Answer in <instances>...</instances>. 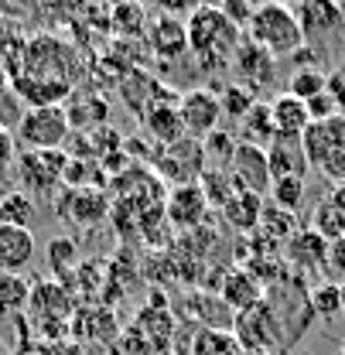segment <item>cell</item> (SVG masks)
Listing matches in <instances>:
<instances>
[{
    "instance_id": "43",
    "label": "cell",
    "mask_w": 345,
    "mask_h": 355,
    "mask_svg": "<svg viewBox=\"0 0 345 355\" xmlns=\"http://www.w3.org/2000/svg\"><path fill=\"white\" fill-rule=\"evenodd\" d=\"M250 7H263V3H280V0H246Z\"/></svg>"
},
{
    "instance_id": "4",
    "label": "cell",
    "mask_w": 345,
    "mask_h": 355,
    "mask_svg": "<svg viewBox=\"0 0 345 355\" xmlns=\"http://www.w3.org/2000/svg\"><path fill=\"white\" fill-rule=\"evenodd\" d=\"M69 133L72 127H69L65 106H31L21 113L14 127V140L24 150H62Z\"/></svg>"
},
{
    "instance_id": "16",
    "label": "cell",
    "mask_w": 345,
    "mask_h": 355,
    "mask_svg": "<svg viewBox=\"0 0 345 355\" xmlns=\"http://www.w3.org/2000/svg\"><path fill=\"white\" fill-rule=\"evenodd\" d=\"M35 232L24 225H0V273H17L35 260Z\"/></svg>"
},
{
    "instance_id": "7",
    "label": "cell",
    "mask_w": 345,
    "mask_h": 355,
    "mask_svg": "<svg viewBox=\"0 0 345 355\" xmlns=\"http://www.w3.org/2000/svg\"><path fill=\"white\" fill-rule=\"evenodd\" d=\"M178 110H181V120H185V133L192 140H205L209 133L219 130L222 106H219V96L212 89H205V86L185 89L178 96Z\"/></svg>"
},
{
    "instance_id": "21",
    "label": "cell",
    "mask_w": 345,
    "mask_h": 355,
    "mask_svg": "<svg viewBox=\"0 0 345 355\" xmlns=\"http://www.w3.org/2000/svg\"><path fill=\"white\" fill-rule=\"evenodd\" d=\"M14 92L28 103V110H31V106H65V99L72 96V83L17 76V79H14Z\"/></svg>"
},
{
    "instance_id": "2",
    "label": "cell",
    "mask_w": 345,
    "mask_h": 355,
    "mask_svg": "<svg viewBox=\"0 0 345 355\" xmlns=\"http://www.w3.org/2000/svg\"><path fill=\"white\" fill-rule=\"evenodd\" d=\"M246 38L260 44L270 58H291L298 48H304V31L298 14L287 3H263L253 7L250 21H246Z\"/></svg>"
},
{
    "instance_id": "20",
    "label": "cell",
    "mask_w": 345,
    "mask_h": 355,
    "mask_svg": "<svg viewBox=\"0 0 345 355\" xmlns=\"http://www.w3.org/2000/svg\"><path fill=\"white\" fill-rule=\"evenodd\" d=\"M62 216L69 222L79 225H92V222L106 219L110 216V198L103 188H83V191H69L62 198Z\"/></svg>"
},
{
    "instance_id": "30",
    "label": "cell",
    "mask_w": 345,
    "mask_h": 355,
    "mask_svg": "<svg viewBox=\"0 0 345 355\" xmlns=\"http://www.w3.org/2000/svg\"><path fill=\"white\" fill-rule=\"evenodd\" d=\"M216 96H219V106H222V116H229V120H236V123H239V120L253 110V103H257V92H250L243 83H226Z\"/></svg>"
},
{
    "instance_id": "1",
    "label": "cell",
    "mask_w": 345,
    "mask_h": 355,
    "mask_svg": "<svg viewBox=\"0 0 345 355\" xmlns=\"http://www.w3.org/2000/svg\"><path fill=\"white\" fill-rule=\"evenodd\" d=\"M185 31H188V55L205 72L233 65V55L243 42V28H236L216 3H199L188 14Z\"/></svg>"
},
{
    "instance_id": "36",
    "label": "cell",
    "mask_w": 345,
    "mask_h": 355,
    "mask_svg": "<svg viewBox=\"0 0 345 355\" xmlns=\"http://www.w3.org/2000/svg\"><path fill=\"white\" fill-rule=\"evenodd\" d=\"M236 147H239V140H236L229 130H222V127H219L216 133H209V137L202 140V150H205V168H212V164H216V157H219V168H229V161H233Z\"/></svg>"
},
{
    "instance_id": "42",
    "label": "cell",
    "mask_w": 345,
    "mask_h": 355,
    "mask_svg": "<svg viewBox=\"0 0 345 355\" xmlns=\"http://www.w3.org/2000/svg\"><path fill=\"white\" fill-rule=\"evenodd\" d=\"M308 113H311V120H328V116L339 113V103L332 99V92H321L308 103Z\"/></svg>"
},
{
    "instance_id": "25",
    "label": "cell",
    "mask_w": 345,
    "mask_h": 355,
    "mask_svg": "<svg viewBox=\"0 0 345 355\" xmlns=\"http://www.w3.org/2000/svg\"><path fill=\"white\" fill-rule=\"evenodd\" d=\"M274 116H270V103H253V110L239 120V144H253V147H270L274 144Z\"/></svg>"
},
{
    "instance_id": "5",
    "label": "cell",
    "mask_w": 345,
    "mask_h": 355,
    "mask_svg": "<svg viewBox=\"0 0 345 355\" xmlns=\"http://www.w3.org/2000/svg\"><path fill=\"white\" fill-rule=\"evenodd\" d=\"M154 175L161 181H168L171 188L178 184H199V178L205 175V150H202V140H178L171 147H158L154 150Z\"/></svg>"
},
{
    "instance_id": "13",
    "label": "cell",
    "mask_w": 345,
    "mask_h": 355,
    "mask_svg": "<svg viewBox=\"0 0 345 355\" xmlns=\"http://www.w3.org/2000/svg\"><path fill=\"white\" fill-rule=\"evenodd\" d=\"M140 123H144L147 137L154 140V147H171V144L188 137V133H185V120H181V110H178V96L154 103V106L144 113Z\"/></svg>"
},
{
    "instance_id": "12",
    "label": "cell",
    "mask_w": 345,
    "mask_h": 355,
    "mask_svg": "<svg viewBox=\"0 0 345 355\" xmlns=\"http://www.w3.org/2000/svg\"><path fill=\"white\" fill-rule=\"evenodd\" d=\"M120 96H124V103L130 106V113H137L140 120H144V113L154 106V103H161V99H171L174 92L161 79H154L151 72H144V69H130L127 76H124V83H120Z\"/></svg>"
},
{
    "instance_id": "27",
    "label": "cell",
    "mask_w": 345,
    "mask_h": 355,
    "mask_svg": "<svg viewBox=\"0 0 345 355\" xmlns=\"http://www.w3.org/2000/svg\"><path fill=\"white\" fill-rule=\"evenodd\" d=\"M106 171L99 161H79V157H69L65 164V175H62V188L69 191H83V188H103Z\"/></svg>"
},
{
    "instance_id": "41",
    "label": "cell",
    "mask_w": 345,
    "mask_h": 355,
    "mask_svg": "<svg viewBox=\"0 0 345 355\" xmlns=\"http://www.w3.org/2000/svg\"><path fill=\"white\" fill-rule=\"evenodd\" d=\"M318 171L328 178V181H335V188H345V147L339 154H332L325 164H318Z\"/></svg>"
},
{
    "instance_id": "24",
    "label": "cell",
    "mask_w": 345,
    "mask_h": 355,
    "mask_svg": "<svg viewBox=\"0 0 345 355\" xmlns=\"http://www.w3.org/2000/svg\"><path fill=\"white\" fill-rule=\"evenodd\" d=\"M311 229H314V232H321L328 243L342 239L345 236V188L328 191V195L318 202L314 219H311Z\"/></svg>"
},
{
    "instance_id": "33",
    "label": "cell",
    "mask_w": 345,
    "mask_h": 355,
    "mask_svg": "<svg viewBox=\"0 0 345 355\" xmlns=\"http://www.w3.org/2000/svg\"><path fill=\"white\" fill-rule=\"evenodd\" d=\"M308 308H311L314 318H335V314H342V284H335V280L318 284L308 294Z\"/></svg>"
},
{
    "instance_id": "32",
    "label": "cell",
    "mask_w": 345,
    "mask_h": 355,
    "mask_svg": "<svg viewBox=\"0 0 345 355\" xmlns=\"http://www.w3.org/2000/svg\"><path fill=\"white\" fill-rule=\"evenodd\" d=\"M35 219V205L24 191H3L0 195V225H24L31 229Z\"/></svg>"
},
{
    "instance_id": "44",
    "label": "cell",
    "mask_w": 345,
    "mask_h": 355,
    "mask_svg": "<svg viewBox=\"0 0 345 355\" xmlns=\"http://www.w3.org/2000/svg\"><path fill=\"white\" fill-rule=\"evenodd\" d=\"M342 311H345V284H342Z\"/></svg>"
},
{
    "instance_id": "37",
    "label": "cell",
    "mask_w": 345,
    "mask_h": 355,
    "mask_svg": "<svg viewBox=\"0 0 345 355\" xmlns=\"http://www.w3.org/2000/svg\"><path fill=\"white\" fill-rule=\"evenodd\" d=\"M270 198L284 212H298L304 202V178H280L270 184Z\"/></svg>"
},
{
    "instance_id": "28",
    "label": "cell",
    "mask_w": 345,
    "mask_h": 355,
    "mask_svg": "<svg viewBox=\"0 0 345 355\" xmlns=\"http://www.w3.org/2000/svg\"><path fill=\"white\" fill-rule=\"evenodd\" d=\"M110 24H113V31L117 35H124V38H140V35H147V14H144V7L137 3V0H120L113 10H110Z\"/></svg>"
},
{
    "instance_id": "35",
    "label": "cell",
    "mask_w": 345,
    "mask_h": 355,
    "mask_svg": "<svg viewBox=\"0 0 345 355\" xmlns=\"http://www.w3.org/2000/svg\"><path fill=\"white\" fill-rule=\"evenodd\" d=\"M287 92H291L294 99H301V103H311L314 96L328 92V76H325L321 69H298V72L291 76V83H287Z\"/></svg>"
},
{
    "instance_id": "8",
    "label": "cell",
    "mask_w": 345,
    "mask_h": 355,
    "mask_svg": "<svg viewBox=\"0 0 345 355\" xmlns=\"http://www.w3.org/2000/svg\"><path fill=\"white\" fill-rule=\"evenodd\" d=\"M229 175L236 181L239 191H253V195H270V164H267V150L263 147H253V144H239L233 161H229Z\"/></svg>"
},
{
    "instance_id": "40",
    "label": "cell",
    "mask_w": 345,
    "mask_h": 355,
    "mask_svg": "<svg viewBox=\"0 0 345 355\" xmlns=\"http://www.w3.org/2000/svg\"><path fill=\"white\" fill-rule=\"evenodd\" d=\"M325 273H332L335 284H345V236L335 239V243H328V266H325Z\"/></svg>"
},
{
    "instance_id": "22",
    "label": "cell",
    "mask_w": 345,
    "mask_h": 355,
    "mask_svg": "<svg viewBox=\"0 0 345 355\" xmlns=\"http://www.w3.org/2000/svg\"><path fill=\"white\" fill-rule=\"evenodd\" d=\"M222 301H226L233 311L243 314V311L257 308L260 301H263V284H260L250 270L236 266V270H229L226 280H222Z\"/></svg>"
},
{
    "instance_id": "19",
    "label": "cell",
    "mask_w": 345,
    "mask_h": 355,
    "mask_svg": "<svg viewBox=\"0 0 345 355\" xmlns=\"http://www.w3.org/2000/svg\"><path fill=\"white\" fill-rule=\"evenodd\" d=\"M267 164H270V178L274 181H280V178H304L308 168H311L301 140H284V137H274V144L267 147Z\"/></svg>"
},
{
    "instance_id": "10",
    "label": "cell",
    "mask_w": 345,
    "mask_h": 355,
    "mask_svg": "<svg viewBox=\"0 0 345 355\" xmlns=\"http://www.w3.org/2000/svg\"><path fill=\"white\" fill-rule=\"evenodd\" d=\"M301 147L308 154V164H325L332 154H339L345 147V113H335L328 120H311V127L304 130Z\"/></svg>"
},
{
    "instance_id": "9",
    "label": "cell",
    "mask_w": 345,
    "mask_h": 355,
    "mask_svg": "<svg viewBox=\"0 0 345 355\" xmlns=\"http://www.w3.org/2000/svg\"><path fill=\"white\" fill-rule=\"evenodd\" d=\"M209 212H212V205H209L202 184H178V188L168 191V198H165V216H168V222H171L174 229H181V232L199 229Z\"/></svg>"
},
{
    "instance_id": "38",
    "label": "cell",
    "mask_w": 345,
    "mask_h": 355,
    "mask_svg": "<svg viewBox=\"0 0 345 355\" xmlns=\"http://www.w3.org/2000/svg\"><path fill=\"white\" fill-rule=\"evenodd\" d=\"M76 257H79V250H76V243L72 239H51L48 243V260L55 270H65V266L76 263Z\"/></svg>"
},
{
    "instance_id": "39",
    "label": "cell",
    "mask_w": 345,
    "mask_h": 355,
    "mask_svg": "<svg viewBox=\"0 0 345 355\" xmlns=\"http://www.w3.org/2000/svg\"><path fill=\"white\" fill-rule=\"evenodd\" d=\"M17 164V140H14V130L0 123V181L10 175V168Z\"/></svg>"
},
{
    "instance_id": "31",
    "label": "cell",
    "mask_w": 345,
    "mask_h": 355,
    "mask_svg": "<svg viewBox=\"0 0 345 355\" xmlns=\"http://www.w3.org/2000/svg\"><path fill=\"white\" fill-rule=\"evenodd\" d=\"M199 184H202V191H205V198H209L212 209H222L239 191L233 175H229V168H205V175L199 178Z\"/></svg>"
},
{
    "instance_id": "45",
    "label": "cell",
    "mask_w": 345,
    "mask_h": 355,
    "mask_svg": "<svg viewBox=\"0 0 345 355\" xmlns=\"http://www.w3.org/2000/svg\"><path fill=\"white\" fill-rule=\"evenodd\" d=\"M339 355H345V342H342V345H339Z\"/></svg>"
},
{
    "instance_id": "34",
    "label": "cell",
    "mask_w": 345,
    "mask_h": 355,
    "mask_svg": "<svg viewBox=\"0 0 345 355\" xmlns=\"http://www.w3.org/2000/svg\"><path fill=\"white\" fill-rule=\"evenodd\" d=\"M260 232H263V236H270L274 243H280V246H284V243L298 232V216H294V212H284V209H277V205H270V209H263Z\"/></svg>"
},
{
    "instance_id": "14",
    "label": "cell",
    "mask_w": 345,
    "mask_h": 355,
    "mask_svg": "<svg viewBox=\"0 0 345 355\" xmlns=\"http://www.w3.org/2000/svg\"><path fill=\"white\" fill-rule=\"evenodd\" d=\"M147 44L151 51L165 62V58H181L188 55V31H185V21L178 14H158L147 28Z\"/></svg>"
},
{
    "instance_id": "6",
    "label": "cell",
    "mask_w": 345,
    "mask_h": 355,
    "mask_svg": "<svg viewBox=\"0 0 345 355\" xmlns=\"http://www.w3.org/2000/svg\"><path fill=\"white\" fill-rule=\"evenodd\" d=\"M65 164H69V154L65 150H21L17 154L21 184L28 191H35V195H51L62 184Z\"/></svg>"
},
{
    "instance_id": "17",
    "label": "cell",
    "mask_w": 345,
    "mask_h": 355,
    "mask_svg": "<svg viewBox=\"0 0 345 355\" xmlns=\"http://www.w3.org/2000/svg\"><path fill=\"white\" fill-rule=\"evenodd\" d=\"M233 69L246 79L243 86L250 89V92H257L260 86H267L270 79H274V69H277V58H270L260 44H253L250 38H243L239 48H236V55H233Z\"/></svg>"
},
{
    "instance_id": "3",
    "label": "cell",
    "mask_w": 345,
    "mask_h": 355,
    "mask_svg": "<svg viewBox=\"0 0 345 355\" xmlns=\"http://www.w3.org/2000/svg\"><path fill=\"white\" fill-rule=\"evenodd\" d=\"M76 72H79V58H76L72 44H65L55 35H35L24 44V62H21L17 76L76 83Z\"/></svg>"
},
{
    "instance_id": "23",
    "label": "cell",
    "mask_w": 345,
    "mask_h": 355,
    "mask_svg": "<svg viewBox=\"0 0 345 355\" xmlns=\"http://www.w3.org/2000/svg\"><path fill=\"white\" fill-rule=\"evenodd\" d=\"M263 198L253 195V191H236L226 205H222V219L229 222L236 232H257L260 229V219H263Z\"/></svg>"
},
{
    "instance_id": "26",
    "label": "cell",
    "mask_w": 345,
    "mask_h": 355,
    "mask_svg": "<svg viewBox=\"0 0 345 355\" xmlns=\"http://www.w3.org/2000/svg\"><path fill=\"white\" fill-rule=\"evenodd\" d=\"M65 113H69V127L72 130L83 127L86 133H92L99 127H106V103L99 96H83L79 103H69Z\"/></svg>"
},
{
    "instance_id": "15",
    "label": "cell",
    "mask_w": 345,
    "mask_h": 355,
    "mask_svg": "<svg viewBox=\"0 0 345 355\" xmlns=\"http://www.w3.org/2000/svg\"><path fill=\"white\" fill-rule=\"evenodd\" d=\"M301 21L304 42L308 38H325L335 35L345 24V10L339 0H301V10H294Z\"/></svg>"
},
{
    "instance_id": "29",
    "label": "cell",
    "mask_w": 345,
    "mask_h": 355,
    "mask_svg": "<svg viewBox=\"0 0 345 355\" xmlns=\"http://www.w3.org/2000/svg\"><path fill=\"white\" fill-rule=\"evenodd\" d=\"M31 301V280L21 273H0V314H17Z\"/></svg>"
},
{
    "instance_id": "11",
    "label": "cell",
    "mask_w": 345,
    "mask_h": 355,
    "mask_svg": "<svg viewBox=\"0 0 345 355\" xmlns=\"http://www.w3.org/2000/svg\"><path fill=\"white\" fill-rule=\"evenodd\" d=\"M284 260L294 266L298 273H318V270L328 266V239L321 232H314L311 225L298 229L284 243Z\"/></svg>"
},
{
    "instance_id": "18",
    "label": "cell",
    "mask_w": 345,
    "mask_h": 355,
    "mask_svg": "<svg viewBox=\"0 0 345 355\" xmlns=\"http://www.w3.org/2000/svg\"><path fill=\"white\" fill-rule=\"evenodd\" d=\"M270 116H274V133L284 137V140H301L304 130L311 127V113H308V103L294 99L291 92L277 96L270 103Z\"/></svg>"
}]
</instances>
